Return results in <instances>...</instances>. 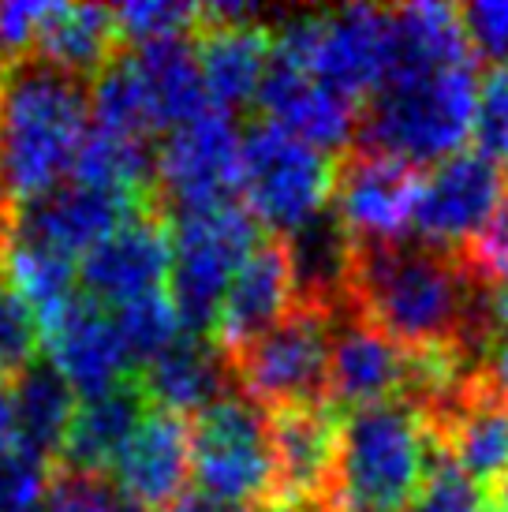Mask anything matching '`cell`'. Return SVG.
<instances>
[{
    "label": "cell",
    "mask_w": 508,
    "mask_h": 512,
    "mask_svg": "<svg viewBox=\"0 0 508 512\" xmlns=\"http://www.w3.org/2000/svg\"><path fill=\"white\" fill-rule=\"evenodd\" d=\"M441 449L479 490H490L508 475V404L490 393V385H482L479 397L456 415L449 434L441 438Z\"/></svg>",
    "instance_id": "27"
},
{
    "label": "cell",
    "mask_w": 508,
    "mask_h": 512,
    "mask_svg": "<svg viewBox=\"0 0 508 512\" xmlns=\"http://www.w3.org/2000/svg\"><path fill=\"white\" fill-rule=\"evenodd\" d=\"M116 34L120 45H146L161 42V38H180V34H195L198 4H172V0H135V4H120L113 8Z\"/></svg>",
    "instance_id": "31"
},
{
    "label": "cell",
    "mask_w": 508,
    "mask_h": 512,
    "mask_svg": "<svg viewBox=\"0 0 508 512\" xmlns=\"http://www.w3.org/2000/svg\"><path fill=\"white\" fill-rule=\"evenodd\" d=\"M486 498H490V509L494 512H508V475H501V479L486 490Z\"/></svg>",
    "instance_id": "41"
},
{
    "label": "cell",
    "mask_w": 508,
    "mask_h": 512,
    "mask_svg": "<svg viewBox=\"0 0 508 512\" xmlns=\"http://www.w3.org/2000/svg\"><path fill=\"white\" fill-rule=\"evenodd\" d=\"M438 441L408 400H385L340 423L337 490L344 512H404L423 490Z\"/></svg>",
    "instance_id": "4"
},
{
    "label": "cell",
    "mask_w": 508,
    "mask_h": 512,
    "mask_svg": "<svg viewBox=\"0 0 508 512\" xmlns=\"http://www.w3.org/2000/svg\"><path fill=\"white\" fill-rule=\"evenodd\" d=\"M42 344L49 348V363L83 397H98L120 378L135 374L113 326V314L98 307L94 299H86L83 292L71 299L53 326L42 329Z\"/></svg>",
    "instance_id": "19"
},
{
    "label": "cell",
    "mask_w": 508,
    "mask_h": 512,
    "mask_svg": "<svg viewBox=\"0 0 508 512\" xmlns=\"http://www.w3.org/2000/svg\"><path fill=\"white\" fill-rule=\"evenodd\" d=\"M471 135H475L479 154L508 176V64L486 68L482 75Z\"/></svg>",
    "instance_id": "33"
},
{
    "label": "cell",
    "mask_w": 508,
    "mask_h": 512,
    "mask_svg": "<svg viewBox=\"0 0 508 512\" xmlns=\"http://www.w3.org/2000/svg\"><path fill=\"white\" fill-rule=\"evenodd\" d=\"M269 27L266 23H217L198 8V72L206 86V101L217 113H243L258 98V83L269 64Z\"/></svg>",
    "instance_id": "20"
},
{
    "label": "cell",
    "mask_w": 508,
    "mask_h": 512,
    "mask_svg": "<svg viewBox=\"0 0 508 512\" xmlns=\"http://www.w3.org/2000/svg\"><path fill=\"white\" fill-rule=\"evenodd\" d=\"M333 157L307 146L269 120H254L240 135V195L247 214L273 236L303 228L329 206Z\"/></svg>",
    "instance_id": "6"
},
{
    "label": "cell",
    "mask_w": 508,
    "mask_h": 512,
    "mask_svg": "<svg viewBox=\"0 0 508 512\" xmlns=\"http://www.w3.org/2000/svg\"><path fill=\"white\" fill-rule=\"evenodd\" d=\"M0 273L8 277V285L27 299V307L34 311L38 326H53L64 307L79 296V277H75V258L53 247L30 240H15L4 251V266Z\"/></svg>",
    "instance_id": "28"
},
{
    "label": "cell",
    "mask_w": 508,
    "mask_h": 512,
    "mask_svg": "<svg viewBox=\"0 0 508 512\" xmlns=\"http://www.w3.org/2000/svg\"><path fill=\"white\" fill-rule=\"evenodd\" d=\"M292 307H296V285H292L288 243L284 236L269 232L254 243V251L243 258L240 270L232 273L217 326H213V344L228 359L240 356L258 337H266Z\"/></svg>",
    "instance_id": "16"
},
{
    "label": "cell",
    "mask_w": 508,
    "mask_h": 512,
    "mask_svg": "<svg viewBox=\"0 0 508 512\" xmlns=\"http://www.w3.org/2000/svg\"><path fill=\"white\" fill-rule=\"evenodd\" d=\"M90 128V83L27 57L0 75V176L8 199H34L68 180Z\"/></svg>",
    "instance_id": "2"
},
{
    "label": "cell",
    "mask_w": 508,
    "mask_h": 512,
    "mask_svg": "<svg viewBox=\"0 0 508 512\" xmlns=\"http://www.w3.org/2000/svg\"><path fill=\"white\" fill-rule=\"evenodd\" d=\"M411 352L389 341L363 314L340 311L329 318V408H370L404 397Z\"/></svg>",
    "instance_id": "15"
},
{
    "label": "cell",
    "mask_w": 508,
    "mask_h": 512,
    "mask_svg": "<svg viewBox=\"0 0 508 512\" xmlns=\"http://www.w3.org/2000/svg\"><path fill=\"white\" fill-rule=\"evenodd\" d=\"M12 400L15 445L34 449L38 456L57 464L60 445L68 438L75 415V389L49 359H34L15 382L4 385Z\"/></svg>",
    "instance_id": "26"
},
{
    "label": "cell",
    "mask_w": 508,
    "mask_h": 512,
    "mask_svg": "<svg viewBox=\"0 0 508 512\" xmlns=\"http://www.w3.org/2000/svg\"><path fill=\"white\" fill-rule=\"evenodd\" d=\"M482 509V490L464 471L456 468L445 449L434 453L430 460V471H426V483L423 490L408 501L404 512H479Z\"/></svg>",
    "instance_id": "35"
},
{
    "label": "cell",
    "mask_w": 508,
    "mask_h": 512,
    "mask_svg": "<svg viewBox=\"0 0 508 512\" xmlns=\"http://www.w3.org/2000/svg\"><path fill=\"white\" fill-rule=\"evenodd\" d=\"M169 512H247V509H236V505H225V501H213V498H206V494H184Z\"/></svg>",
    "instance_id": "39"
},
{
    "label": "cell",
    "mask_w": 508,
    "mask_h": 512,
    "mask_svg": "<svg viewBox=\"0 0 508 512\" xmlns=\"http://www.w3.org/2000/svg\"><path fill=\"white\" fill-rule=\"evenodd\" d=\"M113 8L105 4H53L45 19L34 57L64 75H75L83 83H94L105 64L120 53Z\"/></svg>",
    "instance_id": "25"
},
{
    "label": "cell",
    "mask_w": 508,
    "mask_h": 512,
    "mask_svg": "<svg viewBox=\"0 0 508 512\" xmlns=\"http://www.w3.org/2000/svg\"><path fill=\"white\" fill-rule=\"evenodd\" d=\"M240 397L262 412L329 404V318L292 307L266 337L232 356Z\"/></svg>",
    "instance_id": "8"
},
{
    "label": "cell",
    "mask_w": 508,
    "mask_h": 512,
    "mask_svg": "<svg viewBox=\"0 0 508 512\" xmlns=\"http://www.w3.org/2000/svg\"><path fill=\"white\" fill-rule=\"evenodd\" d=\"M460 23L475 57L490 68L508 64V4H467L460 8Z\"/></svg>",
    "instance_id": "37"
},
{
    "label": "cell",
    "mask_w": 508,
    "mask_h": 512,
    "mask_svg": "<svg viewBox=\"0 0 508 512\" xmlns=\"http://www.w3.org/2000/svg\"><path fill=\"white\" fill-rule=\"evenodd\" d=\"M150 210L142 199L113 191V187L79 184V180H60L49 191L15 206V240H30L64 251V255H86L94 243H101L109 232L131 221L135 214Z\"/></svg>",
    "instance_id": "12"
},
{
    "label": "cell",
    "mask_w": 508,
    "mask_h": 512,
    "mask_svg": "<svg viewBox=\"0 0 508 512\" xmlns=\"http://www.w3.org/2000/svg\"><path fill=\"white\" fill-rule=\"evenodd\" d=\"M113 483L146 512H169L191 475V419L150 408L113 464Z\"/></svg>",
    "instance_id": "17"
},
{
    "label": "cell",
    "mask_w": 508,
    "mask_h": 512,
    "mask_svg": "<svg viewBox=\"0 0 508 512\" xmlns=\"http://www.w3.org/2000/svg\"><path fill=\"white\" fill-rule=\"evenodd\" d=\"M49 479H53V460L12 445L0 456V512H45Z\"/></svg>",
    "instance_id": "34"
},
{
    "label": "cell",
    "mask_w": 508,
    "mask_h": 512,
    "mask_svg": "<svg viewBox=\"0 0 508 512\" xmlns=\"http://www.w3.org/2000/svg\"><path fill=\"white\" fill-rule=\"evenodd\" d=\"M42 352V326L0 273V385L15 382Z\"/></svg>",
    "instance_id": "30"
},
{
    "label": "cell",
    "mask_w": 508,
    "mask_h": 512,
    "mask_svg": "<svg viewBox=\"0 0 508 512\" xmlns=\"http://www.w3.org/2000/svg\"><path fill=\"white\" fill-rule=\"evenodd\" d=\"M169 258L172 251L165 217L142 210L79 258V266H75L79 292L105 311L109 307L116 311L131 299L161 292L165 277H169Z\"/></svg>",
    "instance_id": "13"
},
{
    "label": "cell",
    "mask_w": 508,
    "mask_h": 512,
    "mask_svg": "<svg viewBox=\"0 0 508 512\" xmlns=\"http://www.w3.org/2000/svg\"><path fill=\"white\" fill-rule=\"evenodd\" d=\"M15 445V423H12V400H8V389L0 385V456Z\"/></svg>",
    "instance_id": "40"
},
{
    "label": "cell",
    "mask_w": 508,
    "mask_h": 512,
    "mask_svg": "<svg viewBox=\"0 0 508 512\" xmlns=\"http://www.w3.org/2000/svg\"><path fill=\"white\" fill-rule=\"evenodd\" d=\"M258 240V221L243 202H221L172 217L169 303L180 318V333L210 341L228 281Z\"/></svg>",
    "instance_id": "5"
},
{
    "label": "cell",
    "mask_w": 508,
    "mask_h": 512,
    "mask_svg": "<svg viewBox=\"0 0 508 512\" xmlns=\"http://www.w3.org/2000/svg\"><path fill=\"white\" fill-rule=\"evenodd\" d=\"M240 195V128L232 116L206 109L157 146L154 214L180 217L191 210L236 202Z\"/></svg>",
    "instance_id": "9"
},
{
    "label": "cell",
    "mask_w": 508,
    "mask_h": 512,
    "mask_svg": "<svg viewBox=\"0 0 508 512\" xmlns=\"http://www.w3.org/2000/svg\"><path fill=\"white\" fill-rule=\"evenodd\" d=\"M191 471L198 494L247 512L262 509L273 490L266 412L236 393L191 415Z\"/></svg>",
    "instance_id": "7"
},
{
    "label": "cell",
    "mask_w": 508,
    "mask_h": 512,
    "mask_svg": "<svg viewBox=\"0 0 508 512\" xmlns=\"http://www.w3.org/2000/svg\"><path fill=\"white\" fill-rule=\"evenodd\" d=\"M288 262H292V285H296V307L337 318L352 307V236L325 206L303 228L284 236Z\"/></svg>",
    "instance_id": "23"
},
{
    "label": "cell",
    "mask_w": 508,
    "mask_h": 512,
    "mask_svg": "<svg viewBox=\"0 0 508 512\" xmlns=\"http://www.w3.org/2000/svg\"><path fill=\"white\" fill-rule=\"evenodd\" d=\"M113 326H116V333H120V341H124V352H127V359H131V367L142 370L176 341L180 318L172 311L169 296L150 292V296H139V299H131V303H124V307H116Z\"/></svg>",
    "instance_id": "29"
},
{
    "label": "cell",
    "mask_w": 508,
    "mask_h": 512,
    "mask_svg": "<svg viewBox=\"0 0 508 512\" xmlns=\"http://www.w3.org/2000/svg\"><path fill=\"white\" fill-rule=\"evenodd\" d=\"M146 412H150V397L142 389L139 370L120 378L113 389H105L98 397H86L83 404H75L68 438L60 445L57 468L109 475L120 449L139 430Z\"/></svg>",
    "instance_id": "21"
},
{
    "label": "cell",
    "mask_w": 508,
    "mask_h": 512,
    "mask_svg": "<svg viewBox=\"0 0 508 512\" xmlns=\"http://www.w3.org/2000/svg\"><path fill=\"white\" fill-rule=\"evenodd\" d=\"M254 105L266 113L269 124H277L322 154L344 150L355 135V120H359V101L333 94L303 68L273 57V53H269L266 75L258 83Z\"/></svg>",
    "instance_id": "18"
},
{
    "label": "cell",
    "mask_w": 508,
    "mask_h": 512,
    "mask_svg": "<svg viewBox=\"0 0 508 512\" xmlns=\"http://www.w3.org/2000/svg\"><path fill=\"white\" fill-rule=\"evenodd\" d=\"M423 191V169L404 157L367 150V146H344L333 157V184L329 206L359 243L404 240L411 225L415 202Z\"/></svg>",
    "instance_id": "10"
},
{
    "label": "cell",
    "mask_w": 508,
    "mask_h": 512,
    "mask_svg": "<svg viewBox=\"0 0 508 512\" xmlns=\"http://www.w3.org/2000/svg\"><path fill=\"white\" fill-rule=\"evenodd\" d=\"M479 98V60L434 72L385 75L359 101V146L404 157L423 169L426 161L452 157L471 135Z\"/></svg>",
    "instance_id": "3"
},
{
    "label": "cell",
    "mask_w": 508,
    "mask_h": 512,
    "mask_svg": "<svg viewBox=\"0 0 508 512\" xmlns=\"http://www.w3.org/2000/svg\"><path fill=\"white\" fill-rule=\"evenodd\" d=\"M269 419L273 490L266 505H288L307 512H344L337 490L340 419L329 404L277 408Z\"/></svg>",
    "instance_id": "11"
},
{
    "label": "cell",
    "mask_w": 508,
    "mask_h": 512,
    "mask_svg": "<svg viewBox=\"0 0 508 512\" xmlns=\"http://www.w3.org/2000/svg\"><path fill=\"white\" fill-rule=\"evenodd\" d=\"M127 57L139 75L146 113H150L157 135H169V131L184 128L195 116L206 113L210 101H206V86H202V72H198L195 34L131 45Z\"/></svg>",
    "instance_id": "24"
},
{
    "label": "cell",
    "mask_w": 508,
    "mask_h": 512,
    "mask_svg": "<svg viewBox=\"0 0 508 512\" xmlns=\"http://www.w3.org/2000/svg\"><path fill=\"white\" fill-rule=\"evenodd\" d=\"M467 273L479 281V285L494 288L508 281V184L497 199L490 221L460 247Z\"/></svg>",
    "instance_id": "36"
},
{
    "label": "cell",
    "mask_w": 508,
    "mask_h": 512,
    "mask_svg": "<svg viewBox=\"0 0 508 512\" xmlns=\"http://www.w3.org/2000/svg\"><path fill=\"white\" fill-rule=\"evenodd\" d=\"M505 184V172L494 161H486L479 150L445 157L423 180L411 225L426 243L460 251L490 221Z\"/></svg>",
    "instance_id": "14"
},
{
    "label": "cell",
    "mask_w": 508,
    "mask_h": 512,
    "mask_svg": "<svg viewBox=\"0 0 508 512\" xmlns=\"http://www.w3.org/2000/svg\"><path fill=\"white\" fill-rule=\"evenodd\" d=\"M479 512H494V509H490V505H486V509H479Z\"/></svg>",
    "instance_id": "42"
},
{
    "label": "cell",
    "mask_w": 508,
    "mask_h": 512,
    "mask_svg": "<svg viewBox=\"0 0 508 512\" xmlns=\"http://www.w3.org/2000/svg\"><path fill=\"white\" fill-rule=\"evenodd\" d=\"M482 378H486V385H490V393L508 404V326H497L490 344H486Z\"/></svg>",
    "instance_id": "38"
},
{
    "label": "cell",
    "mask_w": 508,
    "mask_h": 512,
    "mask_svg": "<svg viewBox=\"0 0 508 512\" xmlns=\"http://www.w3.org/2000/svg\"><path fill=\"white\" fill-rule=\"evenodd\" d=\"M45 512H146L113 483V475H86L53 464Z\"/></svg>",
    "instance_id": "32"
},
{
    "label": "cell",
    "mask_w": 508,
    "mask_h": 512,
    "mask_svg": "<svg viewBox=\"0 0 508 512\" xmlns=\"http://www.w3.org/2000/svg\"><path fill=\"white\" fill-rule=\"evenodd\" d=\"M352 303L408 352L479 359L494 337L490 288L467 273L460 251L426 240H352Z\"/></svg>",
    "instance_id": "1"
},
{
    "label": "cell",
    "mask_w": 508,
    "mask_h": 512,
    "mask_svg": "<svg viewBox=\"0 0 508 512\" xmlns=\"http://www.w3.org/2000/svg\"><path fill=\"white\" fill-rule=\"evenodd\" d=\"M142 389L150 397V408H165L172 415H198L217 400L236 397V374L232 359L206 337H187L180 333L176 341L139 370Z\"/></svg>",
    "instance_id": "22"
}]
</instances>
